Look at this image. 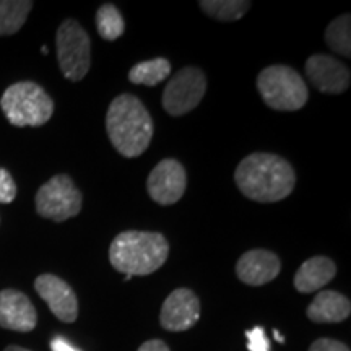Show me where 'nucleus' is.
<instances>
[{"mask_svg": "<svg viewBox=\"0 0 351 351\" xmlns=\"http://www.w3.org/2000/svg\"><path fill=\"white\" fill-rule=\"evenodd\" d=\"M236 186L254 202L274 204L291 194L296 174L287 160L274 153H252L238 165Z\"/></svg>", "mask_w": 351, "mask_h": 351, "instance_id": "nucleus-1", "label": "nucleus"}, {"mask_svg": "<svg viewBox=\"0 0 351 351\" xmlns=\"http://www.w3.org/2000/svg\"><path fill=\"white\" fill-rule=\"evenodd\" d=\"M106 130L117 152L125 158H137L150 147L153 121L137 96L124 93L112 99L106 112Z\"/></svg>", "mask_w": 351, "mask_h": 351, "instance_id": "nucleus-2", "label": "nucleus"}, {"mask_svg": "<svg viewBox=\"0 0 351 351\" xmlns=\"http://www.w3.org/2000/svg\"><path fill=\"white\" fill-rule=\"evenodd\" d=\"M169 243L161 232L124 231L109 245V262L121 274L143 276L163 267Z\"/></svg>", "mask_w": 351, "mask_h": 351, "instance_id": "nucleus-3", "label": "nucleus"}, {"mask_svg": "<svg viewBox=\"0 0 351 351\" xmlns=\"http://www.w3.org/2000/svg\"><path fill=\"white\" fill-rule=\"evenodd\" d=\"M0 108L15 127H39L54 114V101L38 83L19 82L3 91Z\"/></svg>", "mask_w": 351, "mask_h": 351, "instance_id": "nucleus-4", "label": "nucleus"}, {"mask_svg": "<svg viewBox=\"0 0 351 351\" xmlns=\"http://www.w3.org/2000/svg\"><path fill=\"white\" fill-rule=\"evenodd\" d=\"M263 103L275 111H298L309 99L306 82L288 65H270L257 77Z\"/></svg>", "mask_w": 351, "mask_h": 351, "instance_id": "nucleus-5", "label": "nucleus"}, {"mask_svg": "<svg viewBox=\"0 0 351 351\" xmlns=\"http://www.w3.org/2000/svg\"><path fill=\"white\" fill-rule=\"evenodd\" d=\"M57 60L67 80L80 82L91 67V41L77 20H65L56 34Z\"/></svg>", "mask_w": 351, "mask_h": 351, "instance_id": "nucleus-6", "label": "nucleus"}, {"mask_svg": "<svg viewBox=\"0 0 351 351\" xmlns=\"http://www.w3.org/2000/svg\"><path fill=\"white\" fill-rule=\"evenodd\" d=\"M83 195L67 174H57L39 187L36 194V212L43 218L56 223L77 217L82 210Z\"/></svg>", "mask_w": 351, "mask_h": 351, "instance_id": "nucleus-7", "label": "nucleus"}, {"mask_svg": "<svg viewBox=\"0 0 351 351\" xmlns=\"http://www.w3.org/2000/svg\"><path fill=\"white\" fill-rule=\"evenodd\" d=\"M205 91H207L205 73L197 67H184L176 72L168 82L161 104L169 116H184L199 106Z\"/></svg>", "mask_w": 351, "mask_h": 351, "instance_id": "nucleus-8", "label": "nucleus"}, {"mask_svg": "<svg viewBox=\"0 0 351 351\" xmlns=\"http://www.w3.org/2000/svg\"><path fill=\"white\" fill-rule=\"evenodd\" d=\"M186 187V168L173 158L160 161L147 179L148 195L160 205H173L181 200Z\"/></svg>", "mask_w": 351, "mask_h": 351, "instance_id": "nucleus-9", "label": "nucleus"}, {"mask_svg": "<svg viewBox=\"0 0 351 351\" xmlns=\"http://www.w3.org/2000/svg\"><path fill=\"white\" fill-rule=\"evenodd\" d=\"M200 301L192 289L178 288L161 307L160 324L169 332H186L199 322Z\"/></svg>", "mask_w": 351, "mask_h": 351, "instance_id": "nucleus-10", "label": "nucleus"}, {"mask_svg": "<svg viewBox=\"0 0 351 351\" xmlns=\"http://www.w3.org/2000/svg\"><path fill=\"white\" fill-rule=\"evenodd\" d=\"M34 288L57 319L62 322H75L78 317V300L67 282L56 275L44 274L38 276Z\"/></svg>", "mask_w": 351, "mask_h": 351, "instance_id": "nucleus-11", "label": "nucleus"}, {"mask_svg": "<svg viewBox=\"0 0 351 351\" xmlns=\"http://www.w3.org/2000/svg\"><path fill=\"white\" fill-rule=\"evenodd\" d=\"M306 75L319 91L340 95L350 86V70L327 54H314L306 62Z\"/></svg>", "mask_w": 351, "mask_h": 351, "instance_id": "nucleus-12", "label": "nucleus"}, {"mask_svg": "<svg viewBox=\"0 0 351 351\" xmlns=\"http://www.w3.org/2000/svg\"><path fill=\"white\" fill-rule=\"evenodd\" d=\"M38 314L29 298L16 289L0 291V327L15 332H32Z\"/></svg>", "mask_w": 351, "mask_h": 351, "instance_id": "nucleus-13", "label": "nucleus"}, {"mask_svg": "<svg viewBox=\"0 0 351 351\" xmlns=\"http://www.w3.org/2000/svg\"><path fill=\"white\" fill-rule=\"evenodd\" d=\"M282 270V262L276 254L265 249H252L239 257L236 275L249 287H262L270 283Z\"/></svg>", "mask_w": 351, "mask_h": 351, "instance_id": "nucleus-14", "label": "nucleus"}, {"mask_svg": "<svg viewBox=\"0 0 351 351\" xmlns=\"http://www.w3.org/2000/svg\"><path fill=\"white\" fill-rule=\"evenodd\" d=\"M337 274L335 262L326 256L307 258L295 275V288L300 293H314L330 283Z\"/></svg>", "mask_w": 351, "mask_h": 351, "instance_id": "nucleus-15", "label": "nucleus"}, {"mask_svg": "<svg viewBox=\"0 0 351 351\" xmlns=\"http://www.w3.org/2000/svg\"><path fill=\"white\" fill-rule=\"evenodd\" d=\"M351 302L339 291H320L307 307V317L317 324H337L348 319Z\"/></svg>", "mask_w": 351, "mask_h": 351, "instance_id": "nucleus-16", "label": "nucleus"}, {"mask_svg": "<svg viewBox=\"0 0 351 351\" xmlns=\"http://www.w3.org/2000/svg\"><path fill=\"white\" fill-rule=\"evenodd\" d=\"M33 2L28 0H0V36H10L25 25Z\"/></svg>", "mask_w": 351, "mask_h": 351, "instance_id": "nucleus-17", "label": "nucleus"}, {"mask_svg": "<svg viewBox=\"0 0 351 351\" xmlns=\"http://www.w3.org/2000/svg\"><path fill=\"white\" fill-rule=\"evenodd\" d=\"M171 73V62L165 57H156V59L145 60L130 69L129 82L134 85H147L156 86L166 80Z\"/></svg>", "mask_w": 351, "mask_h": 351, "instance_id": "nucleus-18", "label": "nucleus"}, {"mask_svg": "<svg viewBox=\"0 0 351 351\" xmlns=\"http://www.w3.org/2000/svg\"><path fill=\"white\" fill-rule=\"evenodd\" d=\"M252 3L245 0H202L199 7L215 20L236 21L244 16Z\"/></svg>", "mask_w": 351, "mask_h": 351, "instance_id": "nucleus-19", "label": "nucleus"}, {"mask_svg": "<svg viewBox=\"0 0 351 351\" xmlns=\"http://www.w3.org/2000/svg\"><path fill=\"white\" fill-rule=\"evenodd\" d=\"M96 29L99 36L106 41L121 38L125 32V21L119 8L112 3H104L96 12Z\"/></svg>", "mask_w": 351, "mask_h": 351, "instance_id": "nucleus-20", "label": "nucleus"}, {"mask_svg": "<svg viewBox=\"0 0 351 351\" xmlns=\"http://www.w3.org/2000/svg\"><path fill=\"white\" fill-rule=\"evenodd\" d=\"M351 16L348 13L339 16L327 26L326 43L333 52L345 57L351 56Z\"/></svg>", "mask_w": 351, "mask_h": 351, "instance_id": "nucleus-21", "label": "nucleus"}, {"mask_svg": "<svg viewBox=\"0 0 351 351\" xmlns=\"http://www.w3.org/2000/svg\"><path fill=\"white\" fill-rule=\"evenodd\" d=\"M16 197V184L7 169L0 168V204H12Z\"/></svg>", "mask_w": 351, "mask_h": 351, "instance_id": "nucleus-22", "label": "nucleus"}, {"mask_svg": "<svg viewBox=\"0 0 351 351\" xmlns=\"http://www.w3.org/2000/svg\"><path fill=\"white\" fill-rule=\"evenodd\" d=\"M249 351H270V341L262 327H254L245 332Z\"/></svg>", "mask_w": 351, "mask_h": 351, "instance_id": "nucleus-23", "label": "nucleus"}, {"mask_svg": "<svg viewBox=\"0 0 351 351\" xmlns=\"http://www.w3.org/2000/svg\"><path fill=\"white\" fill-rule=\"evenodd\" d=\"M309 351H350L348 346L339 340L332 339H319L311 345Z\"/></svg>", "mask_w": 351, "mask_h": 351, "instance_id": "nucleus-24", "label": "nucleus"}, {"mask_svg": "<svg viewBox=\"0 0 351 351\" xmlns=\"http://www.w3.org/2000/svg\"><path fill=\"white\" fill-rule=\"evenodd\" d=\"M51 350L52 351H80L77 346H73L70 341H67L64 337H56L51 341Z\"/></svg>", "mask_w": 351, "mask_h": 351, "instance_id": "nucleus-25", "label": "nucleus"}, {"mask_svg": "<svg viewBox=\"0 0 351 351\" xmlns=\"http://www.w3.org/2000/svg\"><path fill=\"white\" fill-rule=\"evenodd\" d=\"M138 351H171L168 348V345L161 340H150L145 341V343L140 346Z\"/></svg>", "mask_w": 351, "mask_h": 351, "instance_id": "nucleus-26", "label": "nucleus"}, {"mask_svg": "<svg viewBox=\"0 0 351 351\" xmlns=\"http://www.w3.org/2000/svg\"><path fill=\"white\" fill-rule=\"evenodd\" d=\"M3 351H29V350L21 348V346H15V345H12V346H7V348L3 350Z\"/></svg>", "mask_w": 351, "mask_h": 351, "instance_id": "nucleus-27", "label": "nucleus"}, {"mask_svg": "<svg viewBox=\"0 0 351 351\" xmlns=\"http://www.w3.org/2000/svg\"><path fill=\"white\" fill-rule=\"evenodd\" d=\"M275 339L278 340V341H282V343H283V341H285V339H283L282 335H280V332H278V330H275Z\"/></svg>", "mask_w": 351, "mask_h": 351, "instance_id": "nucleus-28", "label": "nucleus"}, {"mask_svg": "<svg viewBox=\"0 0 351 351\" xmlns=\"http://www.w3.org/2000/svg\"><path fill=\"white\" fill-rule=\"evenodd\" d=\"M41 52H43V54H47V52H49V51H47V47H43Z\"/></svg>", "mask_w": 351, "mask_h": 351, "instance_id": "nucleus-29", "label": "nucleus"}]
</instances>
